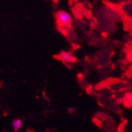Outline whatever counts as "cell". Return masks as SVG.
<instances>
[{"label": "cell", "mask_w": 132, "mask_h": 132, "mask_svg": "<svg viewBox=\"0 0 132 132\" xmlns=\"http://www.w3.org/2000/svg\"><path fill=\"white\" fill-rule=\"evenodd\" d=\"M12 127H13V129H14V131H18L21 128V127H22V121L20 119H14L13 121H12Z\"/></svg>", "instance_id": "3957f363"}, {"label": "cell", "mask_w": 132, "mask_h": 132, "mask_svg": "<svg viewBox=\"0 0 132 132\" xmlns=\"http://www.w3.org/2000/svg\"><path fill=\"white\" fill-rule=\"evenodd\" d=\"M57 21L59 25L61 26H69L71 23V16L70 14H68L67 12L60 10L59 11L57 14Z\"/></svg>", "instance_id": "6da1fadb"}, {"label": "cell", "mask_w": 132, "mask_h": 132, "mask_svg": "<svg viewBox=\"0 0 132 132\" xmlns=\"http://www.w3.org/2000/svg\"><path fill=\"white\" fill-rule=\"evenodd\" d=\"M59 57L61 60H63L66 63H74L76 61L75 57L72 55L70 53L67 52H62L60 54H59Z\"/></svg>", "instance_id": "7a4b0ae2"}]
</instances>
